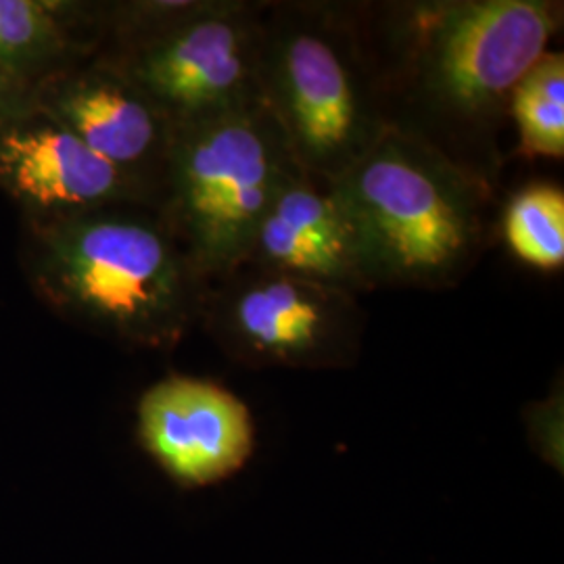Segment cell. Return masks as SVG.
I'll return each mask as SVG.
<instances>
[{"instance_id": "ba28073f", "label": "cell", "mask_w": 564, "mask_h": 564, "mask_svg": "<svg viewBox=\"0 0 564 564\" xmlns=\"http://www.w3.org/2000/svg\"><path fill=\"white\" fill-rule=\"evenodd\" d=\"M137 435L163 475L184 491L237 477L258 447L249 405L224 384L167 375L137 403Z\"/></svg>"}, {"instance_id": "8fae6325", "label": "cell", "mask_w": 564, "mask_h": 564, "mask_svg": "<svg viewBox=\"0 0 564 564\" xmlns=\"http://www.w3.org/2000/svg\"><path fill=\"white\" fill-rule=\"evenodd\" d=\"M242 263L326 284L351 295L375 291L358 235L341 203L326 182L305 172L284 186Z\"/></svg>"}, {"instance_id": "3957f363", "label": "cell", "mask_w": 564, "mask_h": 564, "mask_svg": "<svg viewBox=\"0 0 564 564\" xmlns=\"http://www.w3.org/2000/svg\"><path fill=\"white\" fill-rule=\"evenodd\" d=\"M391 13L387 74L412 107L400 126L440 149L445 139L491 142L512 88L563 25V4L547 0L408 2Z\"/></svg>"}, {"instance_id": "52a82bcc", "label": "cell", "mask_w": 564, "mask_h": 564, "mask_svg": "<svg viewBox=\"0 0 564 564\" xmlns=\"http://www.w3.org/2000/svg\"><path fill=\"white\" fill-rule=\"evenodd\" d=\"M263 2L209 0L193 18L109 61L172 128L262 101Z\"/></svg>"}, {"instance_id": "2e32d148", "label": "cell", "mask_w": 564, "mask_h": 564, "mask_svg": "<svg viewBox=\"0 0 564 564\" xmlns=\"http://www.w3.org/2000/svg\"><path fill=\"white\" fill-rule=\"evenodd\" d=\"M23 111L25 109L21 101L20 78L0 69V126H4L7 121L13 120Z\"/></svg>"}, {"instance_id": "5b68a950", "label": "cell", "mask_w": 564, "mask_h": 564, "mask_svg": "<svg viewBox=\"0 0 564 564\" xmlns=\"http://www.w3.org/2000/svg\"><path fill=\"white\" fill-rule=\"evenodd\" d=\"M263 101L172 130L160 214L209 282L242 265L265 214L302 176Z\"/></svg>"}, {"instance_id": "6da1fadb", "label": "cell", "mask_w": 564, "mask_h": 564, "mask_svg": "<svg viewBox=\"0 0 564 564\" xmlns=\"http://www.w3.org/2000/svg\"><path fill=\"white\" fill-rule=\"evenodd\" d=\"M42 226L34 282L67 316L139 349H172L202 323L209 281L158 207L109 205Z\"/></svg>"}, {"instance_id": "8992f818", "label": "cell", "mask_w": 564, "mask_h": 564, "mask_svg": "<svg viewBox=\"0 0 564 564\" xmlns=\"http://www.w3.org/2000/svg\"><path fill=\"white\" fill-rule=\"evenodd\" d=\"M202 323L247 368L343 370L360 360L366 314L358 295L242 263L209 282Z\"/></svg>"}, {"instance_id": "277c9868", "label": "cell", "mask_w": 564, "mask_h": 564, "mask_svg": "<svg viewBox=\"0 0 564 564\" xmlns=\"http://www.w3.org/2000/svg\"><path fill=\"white\" fill-rule=\"evenodd\" d=\"M260 90L303 172L326 184L391 121L377 59L341 7L263 2Z\"/></svg>"}, {"instance_id": "7c38bea8", "label": "cell", "mask_w": 564, "mask_h": 564, "mask_svg": "<svg viewBox=\"0 0 564 564\" xmlns=\"http://www.w3.org/2000/svg\"><path fill=\"white\" fill-rule=\"evenodd\" d=\"M508 113L524 158H564V57L547 51L512 88Z\"/></svg>"}, {"instance_id": "5bb4252c", "label": "cell", "mask_w": 564, "mask_h": 564, "mask_svg": "<svg viewBox=\"0 0 564 564\" xmlns=\"http://www.w3.org/2000/svg\"><path fill=\"white\" fill-rule=\"evenodd\" d=\"M65 48V34L51 4L0 0V69L23 78Z\"/></svg>"}, {"instance_id": "9c48e42d", "label": "cell", "mask_w": 564, "mask_h": 564, "mask_svg": "<svg viewBox=\"0 0 564 564\" xmlns=\"http://www.w3.org/2000/svg\"><path fill=\"white\" fill-rule=\"evenodd\" d=\"M0 188L44 220L109 205H151L158 195L105 162L39 109L0 126Z\"/></svg>"}, {"instance_id": "9a60e30c", "label": "cell", "mask_w": 564, "mask_h": 564, "mask_svg": "<svg viewBox=\"0 0 564 564\" xmlns=\"http://www.w3.org/2000/svg\"><path fill=\"white\" fill-rule=\"evenodd\" d=\"M563 416V381H558V389H552L545 400L529 403L524 408L529 444L544 463L550 464L561 475L564 460Z\"/></svg>"}, {"instance_id": "30bf717a", "label": "cell", "mask_w": 564, "mask_h": 564, "mask_svg": "<svg viewBox=\"0 0 564 564\" xmlns=\"http://www.w3.org/2000/svg\"><path fill=\"white\" fill-rule=\"evenodd\" d=\"M39 111L69 130L105 162L144 182L160 205L172 123L109 61L48 82Z\"/></svg>"}, {"instance_id": "7a4b0ae2", "label": "cell", "mask_w": 564, "mask_h": 564, "mask_svg": "<svg viewBox=\"0 0 564 564\" xmlns=\"http://www.w3.org/2000/svg\"><path fill=\"white\" fill-rule=\"evenodd\" d=\"M328 186L358 235L375 291L452 289L489 245L487 178L395 121Z\"/></svg>"}, {"instance_id": "4fadbf2b", "label": "cell", "mask_w": 564, "mask_h": 564, "mask_svg": "<svg viewBox=\"0 0 564 564\" xmlns=\"http://www.w3.org/2000/svg\"><path fill=\"white\" fill-rule=\"evenodd\" d=\"M505 239L514 256L542 270L564 263V193L554 184H529L505 209Z\"/></svg>"}]
</instances>
